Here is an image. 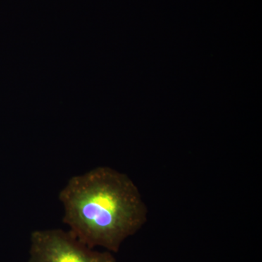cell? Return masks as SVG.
I'll return each instance as SVG.
<instances>
[{"instance_id": "6da1fadb", "label": "cell", "mask_w": 262, "mask_h": 262, "mask_svg": "<svg viewBox=\"0 0 262 262\" xmlns=\"http://www.w3.org/2000/svg\"><path fill=\"white\" fill-rule=\"evenodd\" d=\"M63 222L91 248L117 253L122 243L146 223L147 208L126 175L100 166L75 176L60 191Z\"/></svg>"}, {"instance_id": "7a4b0ae2", "label": "cell", "mask_w": 262, "mask_h": 262, "mask_svg": "<svg viewBox=\"0 0 262 262\" xmlns=\"http://www.w3.org/2000/svg\"><path fill=\"white\" fill-rule=\"evenodd\" d=\"M29 262H117L113 253L96 251L70 231L43 229L32 232Z\"/></svg>"}]
</instances>
